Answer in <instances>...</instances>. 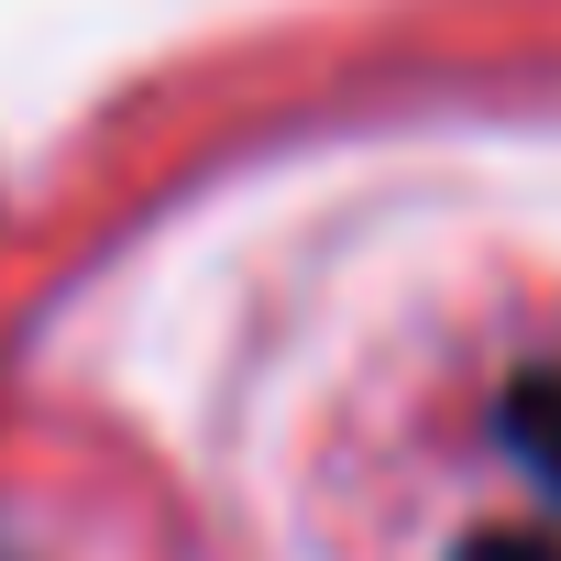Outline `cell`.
<instances>
[{"label": "cell", "instance_id": "1", "mask_svg": "<svg viewBox=\"0 0 561 561\" xmlns=\"http://www.w3.org/2000/svg\"><path fill=\"white\" fill-rule=\"evenodd\" d=\"M242 561H561V144L320 209L220 386Z\"/></svg>", "mask_w": 561, "mask_h": 561}]
</instances>
